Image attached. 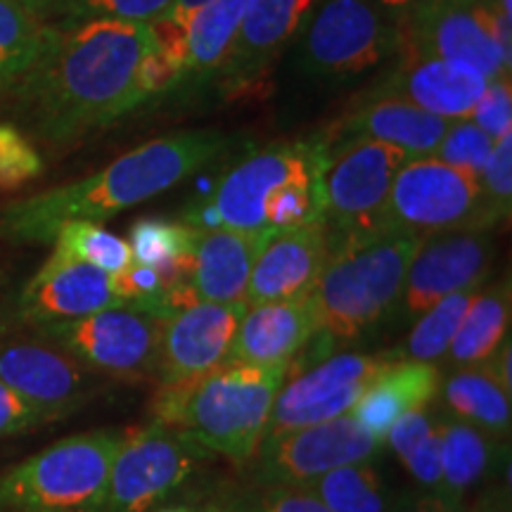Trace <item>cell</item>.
Wrapping results in <instances>:
<instances>
[{
	"instance_id": "obj_41",
	"label": "cell",
	"mask_w": 512,
	"mask_h": 512,
	"mask_svg": "<svg viewBox=\"0 0 512 512\" xmlns=\"http://www.w3.org/2000/svg\"><path fill=\"white\" fill-rule=\"evenodd\" d=\"M233 508V505H230ZM235 512H330L304 486H264L254 501Z\"/></svg>"
},
{
	"instance_id": "obj_10",
	"label": "cell",
	"mask_w": 512,
	"mask_h": 512,
	"mask_svg": "<svg viewBox=\"0 0 512 512\" xmlns=\"http://www.w3.org/2000/svg\"><path fill=\"white\" fill-rule=\"evenodd\" d=\"M384 230L430 238L451 230H479V183L437 157L401 166L384 207Z\"/></svg>"
},
{
	"instance_id": "obj_16",
	"label": "cell",
	"mask_w": 512,
	"mask_h": 512,
	"mask_svg": "<svg viewBox=\"0 0 512 512\" xmlns=\"http://www.w3.org/2000/svg\"><path fill=\"white\" fill-rule=\"evenodd\" d=\"M494 254L489 230H451L422 238L403 278L399 299L403 316L418 318L448 294L484 285Z\"/></svg>"
},
{
	"instance_id": "obj_49",
	"label": "cell",
	"mask_w": 512,
	"mask_h": 512,
	"mask_svg": "<svg viewBox=\"0 0 512 512\" xmlns=\"http://www.w3.org/2000/svg\"><path fill=\"white\" fill-rule=\"evenodd\" d=\"M373 3L380 5V8H384L387 12H392L396 17H403L408 10H411L415 0H373Z\"/></svg>"
},
{
	"instance_id": "obj_21",
	"label": "cell",
	"mask_w": 512,
	"mask_h": 512,
	"mask_svg": "<svg viewBox=\"0 0 512 512\" xmlns=\"http://www.w3.org/2000/svg\"><path fill=\"white\" fill-rule=\"evenodd\" d=\"M320 0H249L223 67L228 86H242L266 69L302 31Z\"/></svg>"
},
{
	"instance_id": "obj_37",
	"label": "cell",
	"mask_w": 512,
	"mask_h": 512,
	"mask_svg": "<svg viewBox=\"0 0 512 512\" xmlns=\"http://www.w3.org/2000/svg\"><path fill=\"white\" fill-rule=\"evenodd\" d=\"M46 171L34 140L15 121H0V190H19Z\"/></svg>"
},
{
	"instance_id": "obj_50",
	"label": "cell",
	"mask_w": 512,
	"mask_h": 512,
	"mask_svg": "<svg viewBox=\"0 0 512 512\" xmlns=\"http://www.w3.org/2000/svg\"><path fill=\"white\" fill-rule=\"evenodd\" d=\"M22 3L29 5L31 10H36L38 15L46 17L48 22H50V15H53V8H55L57 0H22Z\"/></svg>"
},
{
	"instance_id": "obj_47",
	"label": "cell",
	"mask_w": 512,
	"mask_h": 512,
	"mask_svg": "<svg viewBox=\"0 0 512 512\" xmlns=\"http://www.w3.org/2000/svg\"><path fill=\"white\" fill-rule=\"evenodd\" d=\"M470 512H510L508 494L505 491H489V494L477 498Z\"/></svg>"
},
{
	"instance_id": "obj_14",
	"label": "cell",
	"mask_w": 512,
	"mask_h": 512,
	"mask_svg": "<svg viewBox=\"0 0 512 512\" xmlns=\"http://www.w3.org/2000/svg\"><path fill=\"white\" fill-rule=\"evenodd\" d=\"M382 441L351 415L266 439L256 453V479L264 486H302L337 467L373 460Z\"/></svg>"
},
{
	"instance_id": "obj_22",
	"label": "cell",
	"mask_w": 512,
	"mask_h": 512,
	"mask_svg": "<svg viewBox=\"0 0 512 512\" xmlns=\"http://www.w3.org/2000/svg\"><path fill=\"white\" fill-rule=\"evenodd\" d=\"M451 121L420 110L411 102L380 98L366 100L358 110L344 114L330 131L320 133L325 145L366 138L375 143L399 147L411 157H432Z\"/></svg>"
},
{
	"instance_id": "obj_2",
	"label": "cell",
	"mask_w": 512,
	"mask_h": 512,
	"mask_svg": "<svg viewBox=\"0 0 512 512\" xmlns=\"http://www.w3.org/2000/svg\"><path fill=\"white\" fill-rule=\"evenodd\" d=\"M233 138L219 131H181L152 138L98 174L22 197L0 211V233L17 242H53L69 221H110L121 211L162 195L228 152Z\"/></svg>"
},
{
	"instance_id": "obj_9",
	"label": "cell",
	"mask_w": 512,
	"mask_h": 512,
	"mask_svg": "<svg viewBox=\"0 0 512 512\" xmlns=\"http://www.w3.org/2000/svg\"><path fill=\"white\" fill-rule=\"evenodd\" d=\"M166 316L138 304H117L72 323L36 328L72 354L93 375L150 380L157 375Z\"/></svg>"
},
{
	"instance_id": "obj_7",
	"label": "cell",
	"mask_w": 512,
	"mask_h": 512,
	"mask_svg": "<svg viewBox=\"0 0 512 512\" xmlns=\"http://www.w3.org/2000/svg\"><path fill=\"white\" fill-rule=\"evenodd\" d=\"M401 17L373 0H323L302 31L299 64L313 79L342 83L399 53Z\"/></svg>"
},
{
	"instance_id": "obj_45",
	"label": "cell",
	"mask_w": 512,
	"mask_h": 512,
	"mask_svg": "<svg viewBox=\"0 0 512 512\" xmlns=\"http://www.w3.org/2000/svg\"><path fill=\"white\" fill-rule=\"evenodd\" d=\"M486 373L494 377V382L505 394L512 396V339L505 337L494 354L482 363Z\"/></svg>"
},
{
	"instance_id": "obj_23",
	"label": "cell",
	"mask_w": 512,
	"mask_h": 512,
	"mask_svg": "<svg viewBox=\"0 0 512 512\" xmlns=\"http://www.w3.org/2000/svg\"><path fill=\"white\" fill-rule=\"evenodd\" d=\"M316 337L309 294L285 302L247 306L235 335L230 363L292 366V358Z\"/></svg>"
},
{
	"instance_id": "obj_43",
	"label": "cell",
	"mask_w": 512,
	"mask_h": 512,
	"mask_svg": "<svg viewBox=\"0 0 512 512\" xmlns=\"http://www.w3.org/2000/svg\"><path fill=\"white\" fill-rule=\"evenodd\" d=\"M138 81L145 100H150L174 88L176 83H181V72L164 55H159L157 50H150L143 57V62H140Z\"/></svg>"
},
{
	"instance_id": "obj_46",
	"label": "cell",
	"mask_w": 512,
	"mask_h": 512,
	"mask_svg": "<svg viewBox=\"0 0 512 512\" xmlns=\"http://www.w3.org/2000/svg\"><path fill=\"white\" fill-rule=\"evenodd\" d=\"M207 3H211V0H174V3H171V10L166 12L164 17L176 19V22H181L188 27L190 19L195 17V12L202 10Z\"/></svg>"
},
{
	"instance_id": "obj_8",
	"label": "cell",
	"mask_w": 512,
	"mask_h": 512,
	"mask_svg": "<svg viewBox=\"0 0 512 512\" xmlns=\"http://www.w3.org/2000/svg\"><path fill=\"white\" fill-rule=\"evenodd\" d=\"M209 460L207 448L155 422L124 430L98 512H155Z\"/></svg>"
},
{
	"instance_id": "obj_3",
	"label": "cell",
	"mask_w": 512,
	"mask_h": 512,
	"mask_svg": "<svg viewBox=\"0 0 512 512\" xmlns=\"http://www.w3.org/2000/svg\"><path fill=\"white\" fill-rule=\"evenodd\" d=\"M290 368L226 363L190 380L157 382L150 422L192 439L211 456L249 463L264 444L273 401Z\"/></svg>"
},
{
	"instance_id": "obj_6",
	"label": "cell",
	"mask_w": 512,
	"mask_h": 512,
	"mask_svg": "<svg viewBox=\"0 0 512 512\" xmlns=\"http://www.w3.org/2000/svg\"><path fill=\"white\" fill-rule=\"evenodd\" d=\"M328 162L330 150L320 136L256 150L219 178L207 200L190 207L185 223L197 230L228 228L268 235L266 214L275 197L287 185L323 174Z\"/></svg>"
},
{
	"instance_id": "obj_39",
	"label": "cell",
	"mask_w": 512,
	"mask_h": 512,
	"mask_svg": "<svg viewBox=\"0 0 512 512\" xmlns=\"http://www.w3.org/2000/svg\"><path fill=\"white\" fill-rule=\"evenodd\" d=\"M470 119L482 128L491 140H501L512 133V86L510 74H501L486 83L482 98L477 100Z\"/></svg>"
},
{
	"instance_id": "obj_42",
	"label": "cell",
	"mask_w": 512,
	"mask_h": 512,
	"mask_svg": "<svg viewBox=\"0 0 512 512\" xmlns=\"http://www.w3.org/2000/svg\"><path fill=\"white\" fill-rule=\"evenodd\" d=\"M147 31H150L157 53L174 64L183 79V67L188 60V27L171 17H159L147 24Z\"/></svg>"
},
{
	"instance_id": "obj_13",
	"label": "cell",
	"mask_w": 512,
	"mask_h": 512,
	"mask_svg": "<svg viewBox=\"0 0 512 512\" xmlns=\"http://www.w3.org/2000/svg\"><path fill=\"white\" fill-rule=\"evenodd\" d=\"M394 361H399L396 351L337 354L306 370L304 375L285 380L273 401L264 441L349 415L370 382Z\"/></svg>"
},
{
	"instance_id": "obj_48",
	"label": "cell",
	"mask_w": 512,
	"mask_h": 512,
	"mask_svg": "<svg viewBox=\"0 0 512 512\" xmlns=\"http://www.w3.org/2000/svg\"><path fill=\"white\" fill-rule=\"evenodd\" d=\"M155 512H230L228 505H200V503H164Z\"/></svg>"
},
{
	"instance_id": "obj_33",
	"label": "cell",
	"mask_w": 512,
	"mask_h": 512,
	"mask_svg": "<svg viewBox=\"0 0 512 512\" xmlns=\"http://www.w3.org/2000/svg\"><path fill=\"white\" fill-rule=\"evenodd\" d=\"M302 486L330 512H387L392 503L373 460L337 467Z\"/></svg>"
},
{
	"instance_id": "obj_15",
	"label": "cell",
	"mask_w": 512,
	"mask_h": 512,
	"mask_svg": "<svg viewBox=\"0 0 512 512\" xmlns=\"http://www.w3.org/2000/svg\"><path fill=\"white\" fill-rule=\"evenodd\" d=\"M27 328H0V380L62 418L88 399L93 373L41 330Z\"/></svg>"
},
{
	"instance_id": "obj_35",
	"label": "cell",
	"mask_w": 512,
	"mask_h": 512,
	"mask_svg": "<svg viewBox=\"0 0 512 512\" xmlns=\"http://www.w3.org/2000/svg\"><path fill=\"white\" fill-rule=\"evenodd\" d=\"M479 183V230L505 226L512 214V133L496 140Z\"/></svg>"
},
{
	"instance_id": "obj_25",
	"label": "cell",
	"mask_w": 512,
	"mask_h": 512,
	"mask_svg": "<svg viewBox=\"0 0 512 512\" xmlns=\"http://www.w3.org/2000/svg\"><path fill=\"white\" fill-rule=\"evenodd\" d=\"M441 377L434 363L394 361L370 382L349 415L384 444L396 420L432 406L439 396Z\"/></svg>"
},
{
	"instance_id": "obj_38",
	"label": "cell",
	"mask_w": 512,
	"mask_h": 512,
	"mask_svg": "<svg viewBox=\"0 0 512 512\" xmlns=\"http://www.w3.org/2000/svg\"><path fill=\"white\" fill-rule=\"evenodd\" d=\"M491 150H494V140L479 128L472 119H456L446 128L444 138L437 145L432 157L444 162L453 169L463 171L479 178L489 162Z\"/></svg>"
},
{
	"instance_id": "obj_28",
	"label": "cell",
	"mask_w": 512,
	"mask_h": 512,
	"mask_svg": "<svg viewBox=\"0 0 512 512\" xmlns=\"http://www.w3.org/2000/svg\"><path fill=\"white\" fill-rule=\"evenodd\" d=\"M512 320V290L510 278L501 283L482 287L467 309L463 323L446 351L448 370L472 368L484 363L510 337Z\"/></svg>"
},
{
	"instance_id": "obj_20",
	"label": "cell",
	"mask_w": 512,
	"mask_h": 512,
	"mask_svg": "<svg viewBox=\"0 0 512 512\" xmlns=\"http://www.w3.org/2000/svg\"><path fill=\"white\" fill-rule=\"evenodd\" d=\"M330 245V228L325 221L304 223L271 235L254 261L245 306L311 294L328 261Z\"/></svg>"
},
{
	"instance_id": "obj_4",
	"label": "cell",
	"mask_w": 512,
	"mask_h": 512,
	"mask_svg": "<svg viewBox=\"0 0 512 512\" xmlns=\"http://www.w3.org/2000/svg\"><path fill=\"white\" fill-rule=\"evenodd\" d=\"M330 254L309 294L316 335L351 342L377 328L399 306L418 238L396 230L332 235Z\"/></svg>"
},
{
	"instance_id": "obj_30",
	"label": "cell",
	"mask_w": 512,
	"mask_h": 512,
	"mask_svg": "<svg viewBox=\"0 0 512 512\" xmlns=\"http://www.w3.org/2000/svg\"><path fill=\"white\" fill-rule=\"evenodd\" d=\"M50 34V22L22 0H0V102L34 67Z\"/></svg>"
},
{
	"instance_id": "obj_17",
	"label": "cell",
	"mask_w": 512,
	"mask_h": 512,
	"mask_svg": "<svg viewBox=\"0 0 512 512\" xmlns=\"http://www.w3.org/2000/svg\"><path fill=\"white\" fill-rule=\"evenodd\" d=\"M245 304L195 302L164 318L157 382H181L226 366Z\"/></svg>"
},
{
	"instance_id": "obj_26",
	"label": "cell",
	"mask_w": 512,
	"mask_h": 512,
	"mask_svg": "<svg viewBox=\"0 0 512 512\" xmlns=\"http://www.w3.org/2000/svg\"><path fill=\"white\" fill-rule=\"evenodd\" d=\"M451 418L477 427L496 441H508L512 430V396L505 394L482 363L451 370L441 377L439 396Z\"/></svg>"
},
{
	"instance_id": "obj_51",
	"label": "cell",
	"mask_w": 512,
	"mask_h": 512,
	"mask_svg": "<svg viewBox=\"0 0 512 512\" xmlns=\"http://www.w3.org/2000/svg\"><path fill=\"white\" fill-rule=\"evenodd\" d=\"M491 3H494V0H491Z\"/></svg>"
},
{
	"instance_id": "obj_12",
	"label": "cell",
	"mask_w": 512,
	"mask_h": 512,
	"mask_svg": "<svg viewBox=\"0 0 512 512\" xmlns=\"http://www.w3.org/2000/svg\"><path fill=\"white\" fill-rule=\"evenodd\" d=\"M399 50L467 62L486 79L510 74L498 46L491 0H415L401 17Z\"/></svg>"
},
{
	"instance_id": "obj_40",
	"label": "cell",
	"mask_w": 512,
	"mask_h": 512,
	"mask_svg": "<svg viewBox=\"0 0 512 512\" xmlns=\"http://www.w3.org/2000/svg\"><path fill=\"white\" fill-rule=\"evenodd\" d=\"M53 420L60 418L55 413L46 411V408L31 403L29 399H24L22 394H17L15 389L0 380V439L34 432Z\"/></svg>"
},
{
	"instance_id": "obj_34",
	"label": "cell",
	"mask_w": 512,
	"mask_h": 512,
	"mask_svg": "<svg viewBox=\"0 0 512 512\" xmlns=\"http://www.w3.org/2000/svg\"><path fill=\"white\" fill-rule=\"evenodd\" d=\"M53 249L72 256L83 264L117 275L133 264L131 247L124 238L114 235L102 223L69 221L60 226L53 238Z\"/></svg>"
},
{
	"instance_id": "obj_1",
	"label": "cell",
	"mask_w": 512,
	"mask_h": 512,
	"mask_svg": "<svg viewBox=\"0 0 512 512\" xmlns=\"http://www.w3.org/2000/svg\"><path fill=\"white\" fill-rule=\"evenodd\" d=\"M150 50L147 24L50 22L36 64L3 102L10 121L53 150L105 131L145 102L138 69Z\"/></svg>"
},
{
	"instance_id": "obj_29",
	"label": "cell",
	"mask_w": 512,
	"mask_h": 512,
	"mask_svg": "<svg viewBox=\"0 0 512 512\" xmlns=\"http://www.w3.org/2000/svg\"><path fill=\"white\" fill-rule=\"evenodd\" d=\"M247 3L249 0H211L195 12L188 24V60L183 79L200 83L223 72Z\"/></svg>"
},
{
	"instance_id": "obj_19",
	"label": "cell",
	"mask_w": 512,
	"mask_h": 512,
	"mask_svg": "<svg viewBox=\"0 0 512 512\" xmlns=\"http://www.w3.org/2000/svg\"><path fill=\"white\" fill-rule=\"evenodd\" d=\"M117 304L124 302H119L112 290L110 273L53 249L46 264L19 294L17 311L19 320L31 328H48Z\"/></svg>"
},
{
	"instance_id": "obj_36",
	"label": "cell",
	"mask_w": 512,
	"mask_h": 512,
	"mask_svg": "<svg viewBox=\"0 0 512 512\" xmlns=\"http://www.w3.org/2000/svg\"><path fill=\"white\" fill-rule=\"evenodd\" d=\"M174 0H57L50 22L112 19V22L150 24L171 10Z\"/></svg>"
},
{
	"instance_id": "obj_32",
	"label": "cell",
	"mask_w": 512,
	"mask_h": 512,
	"mask_svg": "<svg viewBox=\"0 0 512 512\" xmlns=\"http://www.w3.org/2000/svg\"><path fill=\"white\" fill-rule=\"evenodd\" d=\"M484 285L465 287L448 297L439 299L432 309L420 313L415 318V325L408 332L406 342L401 349H396L399 361H418V363H434L444 361L448 347H451L453 337L463 323L467 309H470L475 297Z\"/></svg>"
},
{
	"instance_id": "obj_11",
	"label": "cell",
	"mask_w": 512,
	"mask_h": 512,
	"mask_svg": "<svg viewBox=\"0 0 512 512\" xmlns=\"http://www.w3.org/2000/svg\"><path fill=\"white\" fill-rule=\"evenodd\" d=\"M325 223L332 235L384 233V207L394 176L411 155L399 147L356 138L328 147Z\"/></svg>"
},
{
	"instance_id": "obj_24",
	"label": "cell",
	"mask_w": 512,
	"mask_h": 512,
	"mask_svg": "<svg viewBox=\"0 0 512 512\" xmlns=\"http://www.w3.org/2000/svg\"><path fill=\"white\" fill-rule=\"evenodd\" d=\"M271 235L242 230H197L190 290L200 302L245 304L254 261Z\"/></svg>"
},
{
	"instance_id": "obj_31",
	"label": "cell",
	"mask_w": 512,
	"mask_h": 512,
	"mask_svg": "<svg viewBox=\"0 0 512 512\" xmlns=\"http://www.w3.org/2000/svg\"><path fill=\"white\" fill-rule=\"evenodd\" d=\"M384 441L422 491L441 494V415L432 411L403 415L389 427Z\"/></svg>"
},
{
	"instance_id": "obj_27",
	"label": "cell",
	"mask_w": 512,
	"mask_h": 512,
	"mask_svg": "<svg viewBox=\"0 0 512 512\" xmlns=\"http://www.w3.org/2000/svg\"><path fill=\"white\" fill-rule=\"evenodd\" d=\"M501 441L491 439L477 427L441 415V498L463 508L467 491L494 470Z\"/></svg>"
},
{
	"instance_id": "obj_44",
	"label": "cell",
	"mask_w": 512,
	"mask_h": 512,
	"mask_svg": "<svg viewBox=\"0 0 512 512\" xmlns=\"http://www.w3.org/2000/svg\"><path fill=\"white\" fill-rule=\"evenodd\" d=\"M387 512H463V508H456L439 494L422 491V494H403L392 498Z\"/></svg>"
},
{
	"instance_id": "obj_18",
	"label": "cell",
	"mask_w": 512,
	"mask_h": 512,
	"mask_svg": "<svg viewBox=\"0 0 512 512\" xmlns=\"http://www.w3.org/2000/svg\"><path fill=\"white\" fill-rule=\"evenodd\" d=\"M396 55H401L399 64L368 93V100H403L448 121L470 119L489 83L479 69L460 60L427 57L408 50H399Z\"/></svg>"
},
{
	"instance_id": "obj_5",
	"label": "cell",
	"mask_w": 512,
	"mask_h": 512,
	"mask_svg": "<svg viewBox=\"0 0 512 512\" xmlns=\"http://www.w3.org/2000/svg\"><path fill=\"white\" fill-rule=\"evenodd\" d=\"M124 430L74 434L0 477V508L15 512H98Z\"/></svg>"
}]
</instances>
